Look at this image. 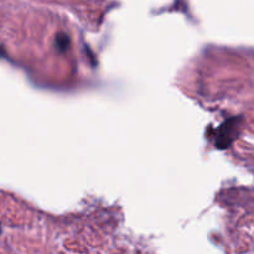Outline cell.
<instances>
[{
    "label": "cell",
    "instance_id": "obj_1",
    "mask_svg": "<svg viewBox=\"0 0 254 254\" xmlns=\"http://www.w3.org/2000/svg\"><path fill=\"white\" fill-rule=\"evenodd\" d=\"M241 121L242 118H231L226 121L222 126L218 128L217 135H216V146L218 149H226L236 140L240 134Z\"/></svg>",
    "mask_w": 254,
    "mask_h": 254
},
{
    "label": "cell",
    "instance_id": "obj_2",
    "mask_svg": "<svg viewBox=\"0 0 254 254\" xmlns=\"http://www.w3.org/2000/svg\"><path fill=\"white\" fill-rule=\"evenodd\" d=\"M56 46L57 49L61 50V51H64V50L67 49V46H68V37H67L64 34L57 35Z\"/></svg>",
    "mask_w": 254,
    "mask_h": 254
},
{
    "label": "cell",
    "instance_id": "obj_3",
    "mask_svg": "<svg viewBox=\"0 0 254 254\" xmlns=\"http://www.w3.org/2000/svg\"><path fill=\"white\" fill-rule=\"evenodd\" d=\"M1 55H2V50L0 49V56H1Z\"/></svg>",
    "mask_w": 254,
    "mask_h": 254
}]
</instances>
